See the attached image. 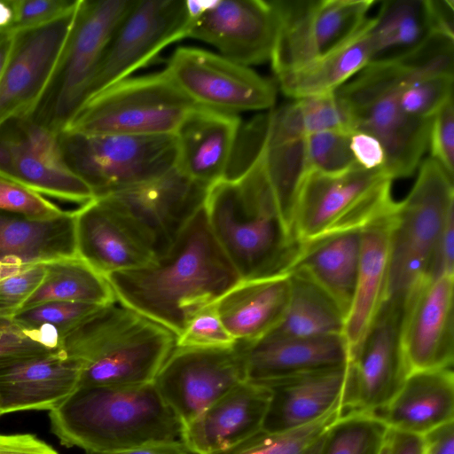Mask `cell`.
<instances>
[{"mask_svg": "<svg viewBox=\"0 0 454 454\" xmlns=\"http://www.w3.org/2000/svg\"><path fill=\"white\" fill-rule=\"evenodd\" d=\"M51 430L67 447L106 454L153 442H181L183 426L153 382L80 386L49 411Z\"/></svg>", "mask_w": 454, "mask_h": 454, "instance_id": "3", "label": "cell"}, {"mask_svg": "<svg viewBox=\"0 0 454 454\" xmlns=\"http://www.w3.org/2000/svg\"><path fill=\"white\" fill-rule=\"evenodd\" d=\"M78 7L46 25L14 33L12 53L0 79V124L32 115L53 74Z\"/></svg>", "mask_w": 454, "mask_h": 454, "instance_id": "18", "label": "cell"}, {"mask_svg": "<svg viewBox=\"0 0 454 454\" xmlns=\"http://www.w3.org/2000/svg\"><path fill=\"white\" fill-rule=\"evenodd\" d=\"M278 28L270 58L276 77L339 48L365 25L373 0H271Z\"/></svg>", "mask_w": 454, "mask_h": 454, "instance_id": "11", "label": "cell"}, {"mask_svg": "<svg viewBox=\"0 0 454 454\" xmlns=\"http://www.w3.org/2000/svg\"><path fill=\"white\" fill-rule=\"evenodd\" d=\"M45 276L23 307L51 301L104 306L116 301L106 278L79 256L43 263Z\"/></svg>", "mask_w": 454, "mask_h": 454, "instance_id": "35", "label": "cell"}, {"mask_svg": "<svg viewBox=\"0 0 454 454\" xmlns=\"http://www.w3.org/2000/svg\"><path fill=\"white\" fill-rule=\"evenodd\" d=\"M290 288L289 273L240 280L214 303L221 322L236 341L254 342L279 324Z\"/></svg>", "mask_w": 454, "mask_h": 454, "instance_id": "27", "label": "cell"}, {"mask_svg": "<svg viewBox=\"0 0 454 454\" xmlns=\"http://www.w3.org/2000/svg\"><path fill=\"white\" fill-rule=\"evenodd\" d=\"M0 417H1V415H0Z\"/></svg>", "mask_w": 454, "mask_h": 454, "instance_id": "60", "label": "cell"}, {"mask_svg": "<svg viewBox=\"0 0 454 454\" xmlns=\"http://www.w3.org/2000/svg\"><path fill=\"white\" fill-rule=\"evenodd\" d=\"M454 274L424 278L408 295L401 341L410 372L452 368Z\"/></svg>", "mask_w": 454, "mask_h": 454, "instance_id": "20", "label": "cell"}, {"mask_svg": "<svg viewBox=\"0 0 454 454\" xmlns=\"http://www.w3.org/2000/svg\"><path fill=\"white\" fill-rule=\"evenodd\" d=\"M452 212L453 176L429 157L419 166L411 192L396 202L392 215L386 299L406 301L412 289L432 277L440 235Z\"/></svg>", "mask_w": 454, "mask_h": 454, "instance_id": "7", "label": "cell"}, {"mask_svg": "<svg viewBox=\"0 0 454 454\" xmlns=\"http://www.w3.org/2000/svg\"><path fill=\"white\" fill-rule=\"evenodd\" d=\"M134 1L80 0L47 88L30 118L59 134L88 97L106 47Z\"/></svg>", "mask_w": 454, "mask_h": 454, "instance_id": "8", "label": "cell"}, {"mask_svg": "<svg viewBox=\"0 0 454 454\" xmlns=\"http://www.w3.org/2000/svg\"><path fill=\"white\" fill-rule=\"evenodd\" d=\"M106 454H188L182 442H153Z\"/></svg>", "mask_w": 454, "mask_h": 454, "instance_id": "54", "label": "cell"}, {"mask_svg": "<svg viewBox=\"0 0 454 454\" xmlns=\"http://www.w3.org/2000/svg\"><path fill=\"white\" fill-rule=\"evenodd\" d=\"M349 146L357 166L367 170L384 171L385 150L374 136L361 130H351Z\"/></svg>", "mask_w": 454, "mask_h": 454, "instance_id": "49", "label": "cell"}, {"mask_svg": "<svg viewBox=\"0 0 454 454\" xmlns=\"http://www.w3.org/2000/svg\"><path fill=\"white\" fill-rule=\"evenodd\" d=\"M453 74L413 78L400 90L398 102L409 116L429 120L453 98Z\"/></svg>", "mask_w": 454, "mask_h": 454, "instance_id": "41", "label": "cell"}, {"mask_svg": "<svg viewBox=\"0 0 454 454\" xmlns=\"http://www.w3.org/2000/svg\"><path fill=\"white\" fill-rule=\"evenodd\" d=\"M379 454H388V442H387V436L386 438L385 442L383 443Z\"/></svg>", "mask_w": 454, "mask_h": 454, "instance_id": "59", "label": "cell"}, {"mask_svg": "<svg viewBox=\"0 0 454 454\" xmlns=\"http://www.w3.org/2000/svg\"><path fill=\"white\" fill-rule=\"evenodd\" d=\"M261 145L236 176L210 186L204 202L211 232L241 280L287 273L301 248L268 181Z\"/></svg>", "mask_w": 454, "mask_h": 454, "instance_id": "2", "label": "cell"}, {"mask_svg": "<svg viewBox=\"0 0 454 454\" xmlns=\"http://www.w3.org/2000/svg\"><path fill=\"white\" fill-rule=\"evenodd\" d=\"M59 348L60 339L56 332L32 329L20 324L12 316L0 314V364Z\"/></svg>", "mask_w": 454, "mask_h": 454, "instance_id": "40", "label": "cell"}, {"mask_svg": "<svg viewBox=\"0 0 454 454\" xmlns=\"http://www.w3.org/2000/svg\"><path fill=\"white\" fill-rule=\"evenodd\" d=\"M0 210L33 219L53 218L65 212L43 195L4 178H0Z\"/></svg>", "mask_w": 454, "mask_h": 454, "instance_id": "46", "label": "cell"}, {"mask_svg": "<svg viewBox=\"0 0 454 454\" xmlns=\"http://www.w3.org/2000/svg\"><path fill=\"white\" fill-rule=\"evenodd\" d=\"M78 256L75 215L33 219L0 210V260L26 266Z\"/></svg>", "mask_w": 454, "mask_h": 454, "instance_id": "30", "label": "cell"}, {"mask_svg": "<svg viewBox=\"0 0 454 454\" xmlns=\"http://www.w3.org/2000/svg\"><path fill=\"white\" fill-rule=\"evenodd\" d=\"M393 213L361 231L356 282L342 333L349 357L361 345L387 298Z\"/></svg>", "mask_w": 454, "mask_h": 454, "instance_id": "28", "label": "cell"}, {"mask_svg": "<svg viewBox=\"0 0 454 454\" xmlns=\"http://www.w3.org/2000/svg\"><path fill=\"white\" fill-rule=\"evenodd\" d=\"M245 380L237 342L231 348L175 347L153 384L183 427Z\"/></svg>", "mask_w": 454, "mask_h": 454, "instance_id": "17", "label": "cell"}, {"mask_svg": "<svg viewBox=\"0 0 454 454\" xmlns=\"http://www.w3.org/2000/svg\"><path fill=\"white\" fill-rule=\"evenodd\" d=\"M58 135L30 117L0 124V178L41 195L83 205L95 194L65 163Z\"/></svg>", "mask_w": 454, "mask_h": 454, "instance_id": "16", "label": "cell"}, {"mask_svg": "<svg viewBox=\"0 0 454 454\" xmlns=\"http://www.w3.org/2000/svg\"><path fill=\"white\" fill-rule=\"evenodd\" d=\"M0 454H59L51 445L32 434H0Z\"/></svg>", "mask_w": 454, "mask_h": 454, "instance_id": "50", "label": "cell"}, {"mask_svg": "<svg viewBox=\"0 0 454 454\" xmlns=\"http://www.w3.org/2000/svg\"><path fill=\"white\" fill-rule=\"evenodd\" d=\"M208 188L174 168L154 179L102 196L155 258L173 246L203 207Z\"/></svg>", "mask_w": 454, "mask_h": 454, "instance_id": "13", "label": "cell"}, {"mask_svg": "<svg viewBox=\"0 0 454 454\" xmlns=\"http://www.w3.org/2000/svg\"><path fill=\"white\" fill-rule=\"evenodd\" d=\"M264 133L261 145L264 170L282 215L291 228L298 192L306 175L310 171L306 155V137L280 144H268Z\"/></svg>", "mask_w": 454, "mask_h": 454, "instance_id": "36", "label": "cell"}, {"mask_svg": "<svg viewBox=\"0 0 454 454\" xmlns=\"http://www.w3.org/2000/svg\"><path fill=\"white\" fill-rule=\"evenodd\" d=\"M194 16L192 1H134L106 47L87 99L129 77L164 48L187 37Z\"/></svg>", "mask_w": 454, "mask_h": 454, "instance_id": "14", "label": "cell"}, {"mask_svg": "<svg viewBox=\"0 0 454 454\" xmlns=\"http://www.w3.org/2000/svg\"><path fill=\"white\" fill-rule=\"evenodd\" d=\"M371 21L339 48L276 77L281 91L293 99L335 92L371 62Z\"/></svg>", "mask_w": 454, "mask_h": 454, "instance_id": "32", "label": "cell"}, {"mask_svg": "<svg viewBox=\"0 0 454 454\" xmlns=\"http://www.w3.org/2000/svg\"><path fill=\"white\" fill-rule=\"evenodd\" d=\"M14 40V33L4 31L0 33V79L9 61Z\"/></svg>", "mask_w": 454, "mask_h": 454, "instance_id": "55", "label": "cell"}, {"mask_svg": "<svg viewBox=\"0 0 454 454\" xmlns=\"http://www.w3.org/2000/svg\"><path fill=\"white\" fill-rule=\"evenodd\" d=\"M340 403L323 417L301 427L268 433L260 430L242 442L214 454H305L340 417Z\"/></svg>", "mask_w": 454, "mask_h": 454, "instance_id": "38", "label": "cell"}, {"mask_svg": "<svg viewBox=\"0 0 454 454\" xmlns=\"http://www.w3.org/2000/svg\"><path fill=\"white\" fill-rule=\"evenodd\" d=\"M236 340L223 326L212 303L198 311L176 336V347L180 348H231Z\"/></svg>", "mask_w": 454, "mask_h": 454, "instance_id": "44", "label": "cell"}, {"mask_svg": "<svg viewBox=\"0 0 454 454\" xmlns=\"http://www.w3.org/2000/svg\"><path fill=\"white\" fill-rule=\"evenodd\" d=\"M176 339L116 299L67 334L60 348L80 367L77 387H129L153 382Z\"/></svg>", "mask_w": 454, "mask_h": 454, "instance_id": "4", "label": "cell"}, {"mask_svg": "<svg viewBox=\"0 0 454 454\" xmlns=\"http://www.w3.org/2000/svg\"><path fill=\"white\" fill-rule=\"evenodd\" d=\"M405 301L383 302L361 345L349 357L340 416L373 414L394 398L410 373L401 341Z\"/></svg>", "mask_w": 454, "mask_h": 454, "instance_id": "12", "label": "cell"}, {"mask_svg": "<svg viewBox=\"0 0 454 454\" xmlns=\"http://www.w3.org/2000/svg\"><path fill=\"white\" fill-rule=\"evenodd\" d=\"M240 123L238 114L195 106L175 133L177 170L207 188L227 178Z\"/></svg>", "mask_w": 454, "mask_h": 454, "instance_id": "22", "label": "cell"}, {"mask_svg": "<svg viewBox=\"0 0 454 454\" xmlns=\"http://www.w3.org/2000/svg\"><path fill=\"white\" fill-rule=\"evenodd\" d=\"M165 70L196 106L238 114L270 109L276 102L274 82L249 67L200 48H176Z\"/></svg>", "mask_w": 454, "mask_h": 454, "instance_id": "15", "label": "cell"}, {"mask_svg": "<svg viewBox=\"0 0 454 454\" xmlns=\"http://www.w3.org/2000/svg\"><path fill=\"white\" fill-rule=\"evenodd\" d=\"M58 141L65 163L91 188L95 197L154 179L176 168L175 135L143 137L63 130Z\"/></svg>", "mask_w": 454, "mask_h": 454, "instance_id": "10", "label": "cell"}, {"mask_svg": "<svg viewBox=\"0 0 454 454\" xmlns=\"http://www.w3.org/2000/svg\"><path fill=\"white\" fill-rule=\"evenodd\" d=\"M323 436L305 454H320Z\"/></svg>", "mask_w": 454, "mask_h": 454, "instance_id": "58", "label": "cell"}, {"mask_svg": "<svg viewBox=\"0 0 454 454\" xmlns=\"http://www.w3.org/2000/svg\"><path fill=\"white\" fill-rule=\"evenodd\" d=\"M388 431L373 414L340 416L325 431L320 454H379Z\"/></svg>", "mask_w": 454, "mask_h": 454, "instance_id": "37", "label": "cell"}, {"mask_svg": "<svg viewBox=\"0 0 454 454\" xmlns=\"http://www.w3.org/2000/svg\"><path fill=\"white\" fill-rule=\"evenodd\" d=\"M80 367L60 348L0 364V415L51 411L78 386Z\"/></svg>", "mask_w": 454, "mask_h": 454, "instance_id": "23", "label": "cell"}, {"mask_svg": "<svg viewBox=\"0 0 454 454\" xmlns=\"http://www.w3.org/2000/svg\"><path fill=\"white\" fill-rule=\"evenodd\" d=\"M388 454H425L426 441L423 434L389 428Z\"/></svg>", "mask_w": 454, "mask_h": 454, "instance_id": "52", "label": "cell"}, {"mask_svg": "<svg viewBox=\"0 0 454 454\" xmlns=\"http://www.w3.org/2000/svg\"><path fill=\"white\" fill-rule=\"evenodd\" d=\"M349 133L345 130H331L306 137L309 170L337 174L357 166L349 146Z\"/></svg>", "mask_w": 454, "mask_h": 454, "instance_id": "42", "label": "cell"}, {"mask_svg": "<svg viewBox=\"0 0 454 454\" xmlns=\"http://www.w3.org/2000/svg\"><path fill=\"white\" fill-rule=\"evenodd\" d=\"M348 363L258 383L266 386L270 392L262 430L286 432L326 414L340 403Z\"/></svg>", "mask_w": 454, "mask_h": 454, "instance_id": "26", "label": "cell"}, {"mask_svg": "<svg viewBox=\"0 0 454 454\" xmlns=\"http://www.w3.org/2000/svg\"><path fill=\"white\" fill-rule=\"evenodd\" d=\"M74 215L78 256L104 277L146 266L156 259L101 198L81 205Z\"/></svg>", "mask_w": 454, "mask_h": 454, "instance_id": "24", "label": "cell"}, {"mask_svg": "<svg viewBox=\"0 0 454 454\" xmlns=\"http://www.w3.org/2000/svg\"><path fill=\"white\" fill-rule=\"evenodd\" d=\"M278 21L271 0L200 2L188 33L220 55L249 67L270 60Z\"/></svg>", "mask_w": 454, "mask_h": 454, "instance_id": "19", "label": "cell"}, {"mask_svg": "<svg viewBox=\"0 0 454 454\" xmlns=\"http://www.w3.org/2000/svg\"><path fill=\"white\" fill-rule=\"evenodd\" d=\"M106 279L121 303L176 336L198 311L241 280L211 232L204 205L165 254Z\"/></svg>", "mask_w": 454, "mask_h": 454, "instance_id": "1", "label": "cell"}, {"mask_svg": "<svg viewBox=\"0 0 454 454\" xmlns=\"http://www.w3.org/2000/svg\"><path fill=\"white\" fill-rule=\"evenodd\" d=\"M2 33V32H1Z\"/></svg>", "mask_w": 454, "mask_h": 454, "instance_id": "61", "label": "cell"}, {"mask_svg": "<svg viewBox=\"0 0 454 454\" xmlns=\"http://www.w3.org/2000/svg\"><path fill=\"white\" fill-rule=\"evenodd\" d=\"M12 21L10 0L0 1V33L8 31Z\"/></svg>", "mask_w": 454, "mask_h": 454, "instance_id": "56", "label": "cell"}, {"mask_svg": "<svg viewBox=\"0 0 454 454\" xmlns=\"http://www.w3.org/2000/svg\"><path fill=\"white\" fill-rule=\"evenodd\" d=\"M361 231L346 232L301 247L287 270L304 274L321 287L346 317L358 272Z\"/></svg>", "mask_w": 454, "mask_h": 454, "instance_id": "31", "label": "cell"}, {"mask_svg": "<svg viewBox=\"0 0 454 454\" xmlns=\"http://www.w3.org/2000/svg\"><path fill=\"white\" fill-rule=\"evenodd\" d=\"M80 0H10L16 33L46 25L74 11Z\"/></svg>", "mask_w": 454, "mask_h": 454, "instance_id": "45", "label": "cell"}, {"mask_svg": "<svg viewBox=\"0 0 454 454\" xmlns=\"http://www.w3.org/2000/svg\"><path fill=\"white\" fill-rule=\"evenodd\" d=\"M421 76L403 59L370 62L335 91L352 130L367 132L383 145L384 171L392 180L411 176L428 149L431 119L409 116L398 102L403 86Z\"/></svg>", "mask_w": 454, "mask_h": 454, "instance_id": "5", "label": "cell"}, {"mask_svg": "<svg viewBox=\"0 0 454 454\" xmlns=\"http://www.w3.org/2000/svg\"><path fill=\"white\" fill-rule=\"evenodd\" d=\"M373 415L391 429L423 435L452 421V368L411 372L394 398Z\"/></svg>", "mask_w": 454, "mask_h": 454, "instance_id": "29", "label": "cell"}, {"mask_svg": "<svg viewBox=\"0 0 454 454\" xmlns=\"http://www.w3.org/2000/svg\"><path fill=\"white\" fill-rule=\"evenodd\" d=\"M195 106L164 69L127 77L96 93L82 104L64 130L171 136Z\"/></svg>", "mask_w": 454, "mask_h": 454, "instance_id": "9", "label": "cell"}, {"mask_svg": "<svg viewBox=\"0 0 454 454\" xmlns=\"http://www.w3.org/2000/svg\"><path fill=\"white\" fill-rule=\"evenodd\" d=\"M288 273L291 288L286 310L279 324L262 339L342 334L345 317L336 302L304 274Z\"/></svg>", "mask_w": 454, "mask_h": 454, "instance_id": "34", "label": "cell"}, {"mask_svg": "<svg viewBox=\"0 0 454 454\" xmlns=\"http://www.w3.org/2000/svg\"><path fill=\"white\" fill-rule=\"evenodd\" d=\"M29 267L30 266L22 265L16 262H4L0 260V281L18 274Z\"/></svg>", "mask_w": 454, "mask_h": 454, "instance_id": "57", "label": "cell"}, {"mask_svg": "<svg viewBox=\"0 0 454 454\" xmlns=\"http://www.w3.org/2000/svg\"><path fill=\"white\" fill-rule=\"evenodd\" d=\"M425 454H454L453 420L439 426L424 434Z\"/></svg>", "mask_w": 454, "mask_h": 454, "instance_id": "53", "label": "cell"}, {"mask_svg": "<svg viewBox=\"0 0 454 454\" xmlns=\"http://www.w3.org/2000/svg\"><path fill=\"white\" fill-rule=\"evenodd\" d=\"M296 100L307 137L331 130H352L349 115L335 92Z\"/></svg>", "mask_w": 454, "mask_h": 454, "instance_id": "43", "label": "cell"}, {"mask_svg": "<svg viewBox=\"0 0 454 454\" xmlns=\"http://www.w3.org/2000/svg\"><path fill=\"white\" fill-rule=\"evenodd\" d=\"M44 276L45 267L41 263L0 281V314L13 316L19 311L40 286Z\"/></svg>", "mask_w": 454, "mask_h": 454, "instance_id": "48", "label": "cell"}, {"mask_svg": "<svg viewBox=\"0 0 454 454\" xmlns=\"http://www.w3.org/2000/svg\"><path fill=\"white\" fill-rule=\"evenodd\" d=\"M428 149L430 158L449 175L454 176V98L449 99L432 117Z\"/></svg>", "mask_w": 454, "mask_h": 454, "instance_id": "47", "label": "cell"}, {"mask_svg": "<svg viewBox=\"0 0 454 454\" xmlns=\"http://www.w3.org/2000/svg\"><path fill=\"white\" fill-rule=\"evenodd\" d=\"M383 170L356 166L337 174L309 171L298 192L291 228L301 247L361 231L390 215L396 202Z\"/></svg>", "mask_w": 454, "mask_h": 454, "instance_id": "6", "label": "cell"}, {"mask_svg": "<svg viewBox=\"0 0 454 454\" xmlns=\"http://www.w3.org/2000/svg\"><path fill=\"white\" fill-rule=\"evenodd\" d=\"M245 380L254 383L344 365L349 353L343 334L262 339L239 342Z\"/></svg>", "mask_w": 454, "mask_h": 454, "instance_id": "25", "label": "cell"}, {"mask_svg": "<svg viewBox=\"0 0 454 454\" xmlns=\"http://www.w3.org/2000/svg\"><path fill=\"white\" fill-rule=\"evenodd\" d=\"M99 305L51 301L17 311L12 317L32 329L56 332L61 340L96 312Z\"/></svg>", "mask_w": 454, "mask_h": 454, "instance_id": "39", "label": "cell"}, {"mask_svg": "<svg viewBox=\"0 0 454 454\" xmlns=\"http://www.w3.org/2000/svg\"><path fill=\"white\" fill-rule=\"evenodd\" d=\"M270 392L241 381L183 427L181 442L195 454H214L242 442L262 429Z\"/></svg>", "mask_w": 454, "mask_h": 454, "instance_id": "21", "label": "cell"}, {"mask_svg": "<svg viewBox=\"0 0 454 454\" xmlns=\"http://www.w3.org/2000/svg\"><path fill=\"white\" fill-rule=\"evenodd\" d=\"M427 5L434 33L454 39V1L427 0Z\"/></svg>", "mask_w": 454, "mask_h": 454, "instance_id": "51", "label": "cell"}, {"mask_svg": "<svg viewBox=\"0 0 454 454\" xmlns=\"http://www.w3.org/2000/svg\"><path fill=\"white\" fill-rule=\"evenodd\" d=\"M371 62L398 60L434 35L427 0H386L368 29Z\"/></svg>", "mask_w": 454, "mask_h": 454, "instance_id": "33", "label": "cell"}]
</instances>
